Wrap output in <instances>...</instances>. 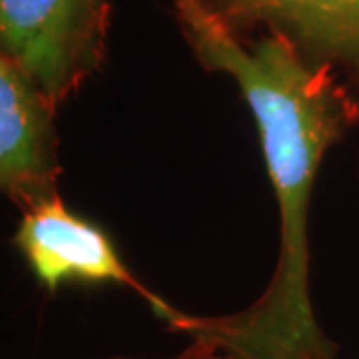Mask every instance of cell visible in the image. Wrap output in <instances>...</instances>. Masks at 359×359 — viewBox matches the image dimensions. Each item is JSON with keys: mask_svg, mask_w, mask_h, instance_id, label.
Segmentation results:
<instances>
[{"mask_svg": "<svg viewBox=\"0 0 359 359\" xmlns=\"http://www.w3.org/2000/svg\"><path fill=\"white\" fill-rule=\"evenodd\" d=\"M231 39L273 36L359 104V0H196Z\"/></svg>", "mask_w": 359, "mask_h": 359, "instance_id": "cell-3", "label": "cell"}, {"mask_svg": "<svg viewBox=\"0 0 359 359\" xmlns=\"http://www.w3.org/2000/svg\"><path fill=\"white\" fill-rule=\"evenodd\" d=\"M56 110L20 68L0 56V186L22 212L58 198Z\"/></svg>", "mask_w": 359, "mask_h": 359, "instance_id": "cell-5", "label": "cell"}, {"mask_svg": "<svg viewBox=\"0 0 359 359\" xmlns=\"http://www.w3.org/2000/svg\"><path fill=\"white\" fill-rule=\"evenodd\" d=\"M14 245L48 292L70 280L118 283L136 292L162 320L174 308L136 278L102 228L70 212L60 196L22 214Z\"/></svg>", "mask_w": 359, "mask_h": 359, "instance_id": "cell-4", "label": "cell"}, {"mask_svg": "<svg viewBox=\"0 0 359 359\" xmlns=\"http://www.w3.org/2000/svg\"><path fill=\"white\" fill-rule=\"evenodd\" d=\"M108 359H132V358H108ZM168 359H230L222 349H219L212 339L194 335L190 337V344L184 347L180 353Z\"/></svg>", "mask_w": 359, "mask_h": 359, "instance_id": "cell-6", "label": "cell"}, {"mask_svg": "<svg viewBox=\"0 0 359 359\" xmlns=\"http://www.w3.org/2000/svg\"><path fill=\"white\" fill-rule=\"evenodd\" d=\"M172 8L200 66L228 74L252 110L280 212V254L252 306L212 318L176 308L164 321L212 339L230 359H335L311 302L309 210L321 160L358 122L359 104L280 39H231L196 0H172Z\"/></svg>", "mask_w": 359, "mask_h": 359, "instance_id": "cell-1", "label": "cell"}, {"mask_svg": "<svg viewBox=\"0 0 359 359\" xmlns=\"http://www.w3.org/2000/svg\"><path fill=\"white\" fill-rule=\"evenodd\" d=\"M110 0H0V56L56 106L106 62Z\"/></svg>", "mask_w": 359, "mask_h": 359, "instance_id": "cell-2", "label": "cell"}]
</instances>
